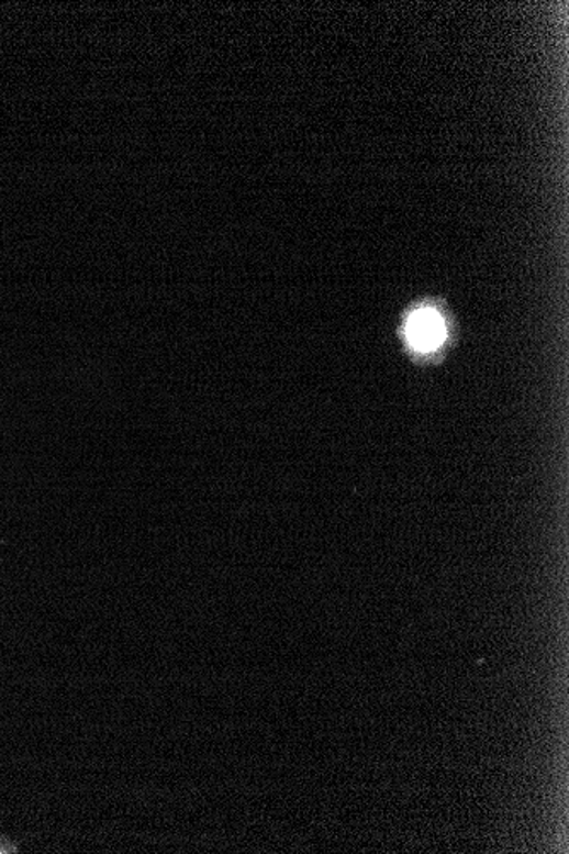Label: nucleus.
Listing matches in <instances>:
<instances>
[{
	"instance_id": "1",
	"label": "nucleus",
	"mask_w": 569,
	"mask_h": 854,
	"mask_svg": "<svg viewBox=\"0 0 569 854\" xmlns=\"http://www.w3.org/2000/svg\"><path fill=\"white\" fill-rule=\"evenodd\" d=\"M406 334L414 350L432 352L444 343L447 330L438 312L433 309H420L411 314Z\"/></svg>"
}]
</instances>
